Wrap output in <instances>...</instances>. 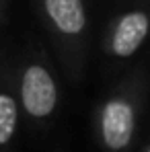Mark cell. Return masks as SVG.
I'll return each mask as SVG.
<instances>
[{
  "instance_id": "3",
  "label": "cell",
  "mask_w": 150,
  "mask_h": 152,
  "mask_svg": "<svg viewBox=\"0 0 150 152\" xmlns=\"http://www.w3.org/2000/svg\"><path fill=\"white\" fill-rule=\"evenodd\" d=\"M148 17L144 12H130L119 21L113 35V51L115 56L127 58L140 48L144 37L148 35Z\"/></svg>"
},
{
  "instance_id": "6",
  "label": "cell",
  "mask_w": 150,
  "mask_h": 152,
  "mask_svg": "<svg viewBox=\"0 0 150 152\" xmlns=\"http://www.w3.org/2000/svg\"><path fill=\"white\" fill-rule=\"evenodd\" d=\"M146 152H150V148H148V150H146Z\"/></svg>"
},
{
  "instance_id": "2",
  "label": "cell",
  "mask_w": 150,
  "mask_h": 152,
  "mask_svg": "<svg viewBox=\"0 0 150 152\" xmlns=\"http://www.w3.org/2000/svg\"><path fill=\"white\" fill-rule=\"evenodd\" d=\"M103 140L109 148L119 150L127 146L134 134V111L121 99H113L103 109Z\"/></svg>"
},
{
  "instance_id": "1",
  "label": "cell",
  "mask_w": 150,
  "mask_h": 152,
  "mask_svg": "<svg viewBox=\"0 0 150 152\" xmlns=\"http://www.w3.org/2000/svg\"><path fill=\"white\" fill-rule=\"evenodd\" d=\"M23 105L33 117H45L56 107V84L41 66H29L23 76Z\"/></svg>"
},
{
  "instance_id": "4",
  "label": "cell",
  "mask_w": 150,
  "mask_h": 152,
  "mask_svg": "<svg viewBox=\"0 0 150 152\" xmlns=\"http://www.w3.org/2000/svg\"><path fill=\"white\" fill-rule=\"evenodd\" d=\"M45 8L60 31L70 35L82 31L84 10L80 0H45Z\"/></svg>"
},
{
  "instance_id": "5",
  "label": "cell",
  "mask_w": 150,
  "mask_h": 152,
  "mask_svg": "<svg viewBox=\"0 0 150 152\" xmlns=\"http://www.w3.org/2000/svg\"><path fill=\"white\" fill-rule=\"evenodd\" d=\"M17 127V105L12 97L2 95L0 97V144H6Z\"/></svg>"
}]
</instances>
